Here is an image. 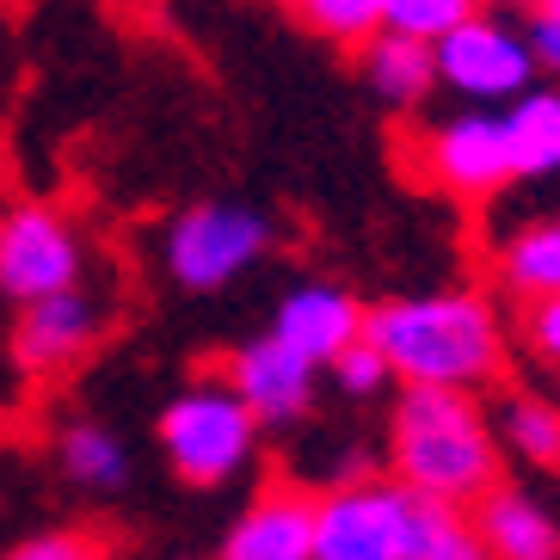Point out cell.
Returning a JSON list of instances; mask_svg holds the SVG:
<instances>
[{
    "mask_svg": "<svg viewBox=\"0 0 560 560\" xmlns=\"http://www.w3.org/2000/svg\"><path fill=\"white\" fill-rule=\"evenodd\" d=\"M388 468L412 493L475 505L499 480V431L480 412L475 388L400 382L395 419H388Z\"/></svg>",
    "mask_w": 560,
    "mask_h": 560,
    "instance_id": "2",
    "label": "cell"
},
{
    "mask_svg": "<svg viewBox=\"0 0 560 560\" xmlns=\"http://www.w3.org/2000/svg\"><path fill=\"white\" fill-rule=\"evenodd\" d=\"M487 7H505V13L517 7V13H529V7H542V0H487Z\"/></svg>",
    "mask_w": 560,
    "mask_h": 560,
    "instance_id": "26",
    "label": "cell"
},
{
    "mask_svg": "<svg viewBox=\"0 0 560 560\" xmlns=\"http://www.w3.org/2000/svg\"><path fill=\"white\" fill-rule=\"evenodd\" d=\"M438 86L462 105H511L524 86H536V56H529L524 25H511L505 7H480L438 37Z\"/></svg>",
    "mask_w": 560,
    "mask_h": 560,
    "instance_id": "5",
    "label": "cell"
},
{
    "mask_svg": "<svg viewBox=\"0 0 560 560\" xmlns=\"http://www.w3.org/2000/svg\"><path fill=\"white\" fill-rule=\"evenodd\" d=\"M555 7H560V0H555Z\"/></svg>",
    "mask_w": 560,
    "mask_h": 560,
    "instance_id": "27",
    "label": "cell"
},
{
    "mask_svg": "<svg viewBox=\"0 0 560 560\" xmlns=\"http://www.w3.org/2000/svg\"><path fill=\"white\" fill-rule=\"evenodd\" d=\"M425 173L444 185L450 198H493L499 185L517 179L505 105H462L456 117L431 124V136H425Z\"/></svg>",
    "mask_w": 560,
    "mask_h": 560,
    "instance_id": "7",
    "label": "cell"
},
{
    "mask_svg": "<svg viewBox=\"0 0 560 560\" xmlns=\"http://www.w3.org/2000/svg\"><path fill=\"white\" fill-rule=\"evenodd\" d=\"M56 468H62L74 487H86V493H117V487L130 480V450L117 444L100 419H74V425H62V438H56Z\"/></svg>",
    "mask_w": 560,
    "mask_h": 560,
    "instance_id": "17",
    "label": "cell"
},
{
    "mask_svg": "<svg viewBox=\"0 0 560 560\" xmlns=\"http://www.w3.org/2000/svg\"><path fill=\"white\" fill-rule=\"evenodd\" d=\"M468 517H475V536L493 560H560V517L542 499H529L524 487L493 480L468 505Z\"/></svg>",
    "mask_w": 560,
    "mask_h": 560,
    "instance_id": "12",
    "label": "cell"
},
{
    "mask_svg": "<svg viewBox=\"0 0 560 560\" xmlns=\"http://www.w3.org/2000/svg\"><path fill=\"white\" fill-rule=\"evenodd\" d=\"M499 283H505L511 302L560 296V215L529 222L499 247Z\"/></svg>",
    "mask_w": 560,
    "mask_h": 560,
    "instance_id": "16",
    "label": "cell"
},
{
    "mask_svg": "<svg viewBox=\"0 0 560 560\" xmlns=\"http://www.w3.org/2000/svg\"><path fill=\"white\" fill-rule=\"evenodd\" d=\"M100 332H105V314L81 283L74 290H50L37 302H19L13 358L32 376H62V370H74L86 351L100 346Z\"/></svg>",
    "mask_w": 560,
    "mask_h": 560,
    "instance_id": "10",
    "label": "cell"
},
{
    "mask_svg": "<svg viewBox=\"0 0 560 560\" xmlns=\"http://www.w3.org/2000/svg\"><path fill=\"white\" fill-rule=\"evenodd\" d=\"M363 332L395 363V382H438V388H487L505 370V327L487 296H395L363 308Z\"/></svg>",
    "mask_w": 560,
    "mask_h": 560,
    "instance_id": "1",
    "label": "cell"
},
{
    "mask_svg": "<svg viewBox=\"0 0 560 560\" xmlns=\"http://www.w3.org/2000/svg\"><path fill=\"white\" fill-rule=\"evenodd\" d=\"M154 431H161L166 468L185 487H222L253 462V444H259L265 425L253 419L247 400L234 395V382H198L161 412Z\"/></svg>",
    "mask_w": 560,
    "mask_h": 560,
    "instance_id": "3",
    "label": "cell"
},
{
    "mask_svg": "<svg viewBox=\"0 0 560 560\" xmlns=\"http://www.w3.org/2000/svg\"><path fill=\"white\" fill-rule=\"evenodd\" d=\"M229 382L265 431H283V425H296V419H308L320 363L302 346H290L283 332H265V339H253V346H241L229 358Z\"/></svg>",
    "mask_w": 560,
    "mask_h": 560,
    "instance_id": "9",
    "label": "cell"
},
{
    "mask_svg": "<svg viewBox=\"0 0 560 560\" xmlns=\"http://www.w3.org/2000/svg\"><path fill=\"white\" fill-rule=\"evenodd\" d=\"M499 450H511L529 468H560V412L536 395H499L493 400Z\"/></svg>",
    "mask_w": 560,
    "mask_h": 560,
    "instance_id": "18",
    "label": "cell"
},
{
    "mask_svg": "<svg viewBox=\"0 0 560 560\" xmlns=\"http://www.w3.org/2000/svg\"><path fill=\"white\" fill-rule=\"evenodd\" d=\"M524 37H529V56H536V74L560 81V7H555V0H542V7H529Z\"/></svg>",
    "mask_w": 560,
    "mask_h": 560,
    "instance_id": "24",
    "label": "cell"
},
{
    "mask_svg": "<svg viewBox=\"0 0 560 560\" xmlns=\"http://www.w3.org/2000/svg\"><path fill=\"white\" fill-rule=\"evenodd\" d=\"M271 332H283L290 346H302L314 363H332L363 332V302L346 296L339 283H302V290H290L278 302Z\"/></svg>",
    "mask_w": 560,
    "mask_h": 560,
    "instance_id": "13",
    "label": "cell"
},
{
    "mask_svg": "<svg viewBox=\"0 0 560 560\" xmlns=\"http://www.w3.org/2000/svg\"><path fill=\"white\" fill-rule=\"evenodd\" d=\"M290 13L339 50H363L382 32V0H290Z\"/></svg>",
    "mask_w": 560,
    "mask_h": 560,
    "instance_id": "20",
    "label": "cell"
},
{
    "mask_svg": "<svg viewBox=\"0 0 560 560\" xmlns=\"http://www.w3.org/2000/svg\"><path fill=\"white\" fill-rule=\"evenodd\" d=\"M412 487L407 480H346L320 499L314 560H407L412 555Z\"/></svg>",
    "mask_w": 560,
    "mask_h": 560,
    "instance_id": "6",
    "label": "cell"
},
{
    "mask_svg": "<svg viewBox=\"0 0 560 560\" xmlns=\"http://www.w3.org/2000/svg\"><path fill=\"white\" fill-rule=\"evenodd\" d=\"M358 68H363L370 100H382L388 112H419V105L431 100V86H438V44L382 25V32L358 50Z\"/></svg>",
    "mask_w": 560,
    "mask_h": 560,
    "instance_id": "14",
    "label": "cell"
},
{
    "mask_svg": "<svg viewBox=\"0 0 560 560\" xmlns=\"http://www.w3.org/2000/svg\"><path fill=\"white\" fill-rule=\"evenodd\" d=\"M480 555H487V548H480V536H475L468 505L431 499V493L412 499V555L407 560H480Z\"/></svg>",
    "mask_w": 560,
    "mask_h": 560,
    "instance_id": "19",
    "label": "cell"
},
{
    "mask_svg": "<svg viewBox=\"0 0 560 560\" xmlns=\"http://www.w3.org/2000/svg\"><path fill=\"white\" fill-rule=\"evenodd\" d=\"M517 332H524V346L536 351V358L560 370V296L517 302Z\"/></svg>",
    "mask_w": 560,
    "mask_h": 560,
    "instance_id": "23",
    "label": "cell"
},
{
    "mask_svg": "<svg viewBox=\"0 0 560 560\" xmlns=\"http://www.w3.org/2000/svg\"><path fill=\"white\" fill-rule=\"evenodd\" d=\"M271 241H278V229L253 203H198V210H179L166 222L161 265L179 290L210 296V290L234 283L241 271H253L271 253Z\"/></svg>",
    "mask_w": 560,
    "mask_h": 560,
    "instance_id": "4",
    "label": "cell"
},
{
    "mask_svg": "<svg viewBox=\"0 0 560 560\" xmlns=\"http://www.w3.org/2000/svg\"><path fill=\"white\" fill-rule=\"evenodd\" d=\"M314 517H320V499L296 493V487H271L259 493L234 529L222 536V555L229 560H314Z\"/></svg>",
    "mask_w": 560,
    "mask_h": 560,
    "instance_id": "11",
    "label": "cell"
},
{
    "mask_svg": "<svg viewBox=\"0 0 560 560\" xmlns=\"http://www.w3.org/2000/svg\"><path fill=\"white\" fill-rule=\"evenodd\" d=\"M487 0H382V25L388 32H407V37H425L438 44L444 32H456L468 13H480Z\"/></svg>",
    "mask_w": 560,
    "mask_h": 560,
    "instance_id": "21",
    "label": "cell"
},
{
    "mask_svg": "<svg viewBox=\"0 0 560 560\" xmlns=\"http://www.w3.org/2000/svg\"><path fill=\"white\" fill-rule=\"evenodd\" d=\"M81 234L68 229L56 210H25L0 215V296L7 302H37L50 290H74L81 283Z\"/></svg>",
    "mask_w": 560,
    "mask_h": 560,
    "instance_id": "8",
    "label": "cell"
},
{
    "mask_svg": "<svg viewBox=\"0 0 560 560\" xmlns=\"http://www.w3.org/2000/svg\"><path fill=\"white\" fill-rule=\"evenodd\" d=\"M505 130H511L517 179L560 173V86H524V93L505 105Z\"/></svg>",
    "mask_w": 560,
    "mask_h": 560,
    "instance_id": "15",
    "label": "cell"
},
{
    "mask_svg": "<svg viewBox=\"0 0 560 560\" xmlns=\"http://www.w3.org/2000/svg\"><path fill=\"white\" fill-rule=\"evenodd\" d=\"M13 555L19 560H86V555H100V548L86 542V536H25Z\"/></svg>",
    "mask_w": 560,
    "mask_h": 560,
    "instance_id": "25",
    "label": "cell"
},
{
    "mask_svg": "<svg viewBox=\"0 0 560 560\" xmlns=\"http://www.w3.org/2000/svg\"><path fill=\"white\" fill-rule=\"evenodd\" d=\"M327 370H332V382H339V395H346V400H376V395H388V382H395V363L376 351L370 332H358V339H351Z\"/></svg>",
    "mask_w": 560,
    "mask_h": 560,
    "instance_id": "22",
    "label": "cell"
}]
</instances>
